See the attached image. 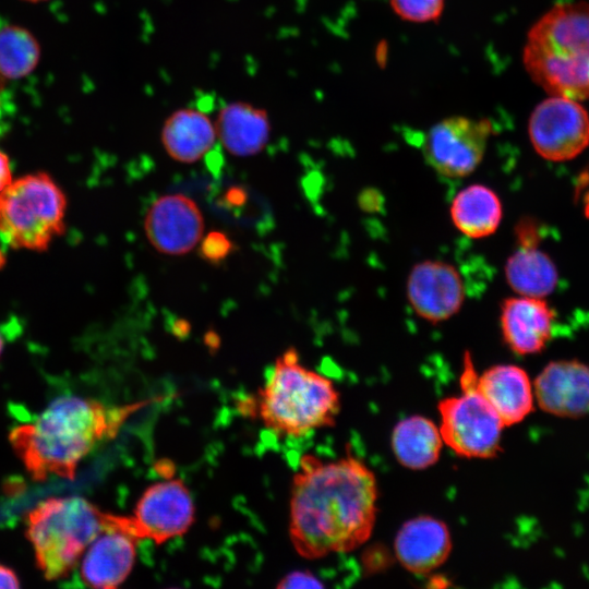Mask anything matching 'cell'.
<instances>
[{
    "instance_id": "obj_1",
    "label": "cell",
    "mask_w": 589,
    "mask_h": 589,
    "mask_svg": "<svg viewBox=\"0 0 589 589\" xmlns=\"http://www.w3.org/2000/svg\"><path fill=\"white\" fill-rule=\"evenodd\" d=\"M289 509V537L302 557L353 551L375 525V476L351 454L332 461L304 455L293 476Z\"/></svg>"
},
{
    "instance_id": "obj_2",
    "label": "cell",
    "mask_w": 589,
    "mask_h": 589,
    "mask_svg": "<svg viewBox=\"0 0 589 589\" xmlns=\"http://www.w3.org/2000/svg\"><path fill=\"white\" fill-rule=\"evenodd\" d=\"M148 402L109 406L91 398L60 396L34 421L13 428L9 441L34 480L46 481L51 476L73 480L79 464L99 443L113 438Z\"/></svg>"
},
{
    "instance_id": "obj_3",
    "label": "cell",
    "mask_w": 589,
    "mask_h": 589,
    "mask_svg": "<svg viewBox=\"0 0 589 589\" xmlns=\"http://www.w3.org/2000/svg\"><path fill=\"white\" fill-rule=\"evenodd\" d=\"M239 407L272 432L300 437L332 426L340 402L333 382L303 366L297 351L290 348L277 358L263 388Z\"/></svg>"
},
{
    "instance_id": "obj_4",
    "label": "cell",
    "mask_w": 589,
    "mask_h": 589,
    "mask_svg": "<svg viewBox=\"0 0 589 589\" xmlns=\"http://www.w3.org/2000/svg\"><path fill=\"white\" fill-rule=\"evenodd\" d=\"M524 64L551 96L589 99V2L548 11L528 34Z\"/></svg>"
},
{
    "instance_id": "obj_5",
    "label": "cell",
    "mask_w": 589,
    "mask_h": 589,
    "mask_svg": "<svg viewBox=\"0 0 589 589\" xmlns=\"http://www.w3.org/2000/svg\"><path fill=\"white\" fill-rule=\"evenodd\" d=\"M110 513L81 496L50 497L26 516V536L48 580L73 569L87 546L107 528Z\"/></svg>"
},
{
    "instance_id": "obj_6",
    "label": "cell",
    "mask_w": 589,
    "mask_h": 589,
    "mask_svg": "<svg viewBox=\"0 0 589 589\" xmlns=\"http://www.w3.org/2000/svg\"><path fill=\"white\" fill-rule=\"evenodd\" d=\"M67 196L46 172L19 177L0 192V239L10 248L46 251L64 231Z\"/></svg>"
},
{
    "instance_id": "obj_7",
    "label": "cell",
    "mask_w": 589,
    "mask_h": 589,
    "mask_svg": "<svg viewBox=\"0 0 589 589\" xmlns=\"http://www.w3.org/2000/svg\"><path fill=\"white\" fill-rule=\"evenodd\" d=\"M461 392L443 398L437 406L443 442L467 458H492L502 450L505 428L496 411L478 388V376L470 352L464 354Z\"/></svg>"
},
{
    "instance_id": "obj_8",
    "label": "cell",
    "mask_w": 589,
    "mask_h": 589,
    "mask_svg": "<svg viewBox=\"0 0 589 589\" xmlns=\"http://www.w3.org/2000/svg\"><path fill=\"white\" fill-rule=\"evenodd\" d=\"M491 133L492 124L488 119H444L424 135L423 156L429 166L443 177H467L482 161Z\"/></svg>"
},
{
    "instance_id": "obj_9",
    "label": "cell",
    "mask_w": 589,
    "mask_h": 589,
    "mask_svg": "<svg viewBox=\"0 0 589 589\" xmlns=\"http://www.w3.org/2000/svg\"><path fill=\"white\" fill-rule=\"evenodd\" d=\"M528 133L542 158L570 160L589 145V116L577 100L550 95L532 111Z\"/></svg>"
},
{
    "instance_id": "obj_10",
    "label": "cell",
    "mask_w": 589,
    "mask_h": 589,
    "mask_svg": "<svg viewBox=\"0 0 589 589\" xmlns=\"http://www.w3.org/2000/svg\"><path fill=\"white\" fill-rule=\"evenodd\" d=\"M190 490L171 476L149 485L139 498L131 521L139 540L163 544L184 534L194 521Z\"/></svg>"
},
{
    "instance_id": "obj_11",
    "label": "cell",
    "mask_w": 589,
    "mask_h": 589,
    "mask_svg": "<svg viewBox=\"0 0 589 589\" xmlns=\"http://www.w3.org/2000/svg\"><path fill=\"white\" fill-rule=\"evenodd\" d=\"M139 541L130 516L110 514L107 528L82 555L81 580L99 589L121 585L133 568Z\"/></svg>"
},
{
    "instance_id": "obj_12",
    "label": "cell",
    "mask_w": 589,
    "mask_h": 589,
    "mask_svg": "<svg viewBox=\"0 0 589 589\" xmlns=\"http://www.w3.org/2000/svg\"><path fill=\"white\" fill-rule=\"evenodd\" d=\"M406 294L414 313L435 324L460 311L466 289L461 275L454 265L440 260H424L410 269Z\"/></svg>"
},
{
    "instance_id": "obj_13",
    "label": "cell",
    "mask_w": 589,
    "mask_h": 589,
    "mask_svg": "<svg viewBox=\"0 0 589 589\" xmlns=\"http://www.w3.org/2000/svg\"><path fill=\"white\" fill-rule=\"evenodd\" d=\"M144 229L148 241L158 252L182 255L202 238L204 219L193 200L182 194H169L151 205Z\"/></svg>"
},
{
    "instance_id": "obj_14",
    "label": "cell",
    "mask_w": 589,
    "mask_h": 589,
    "mask_svg": "<svg viewBox=\"0 0 589 589\" xmlns=\"http://www.w3.org/2000/svg\"><path fill=\"white\" fill-rule=\"evenodd\" d=\"M533 394L550 414L577 419L589 413V365L578 360L548 363L537 375Z\"/></svg>"
},
{
    "instance_id": "obj_15",
    "label": "cell",
    "mask_w": 589,
    "mask_h": 589,
    "mask_svg": "<svg viewBox=\"0 0 589 589\" xmlns=\"http://www.w3.org/2000/svg\"><path fill=\"white\" fill-rule=\"evenodd\" d=\"M554 321L555 312L543 298L517 296L506 298L501 304L503 339L520 356L544 350L551 339Z\"/></svg>"
},
{
    "instance_id": "obj_16",
    "label": "cell",
    "mask_w": 589,
    "mask_h": 589,
    "mask_svg": "<svg viewBox=\"0 0 589 589\" xmlns=\"http://www.w3.org/2000/svg\"><path fill=\"white\" fill-rule=\"evenodd\" d=\"M394 550L404 568L416 575H426L448 558L452 551L450 533L442 520L419 516L400 527Z\"/></svg>"
},
{
    "instance_id": "obj_17",
    "label": "cell",
    "mask_w": 589,
    "mask_h": 589,
    "mask_svg": "<svg viewBox=\"0 0 589 589\" xmlns=\"http://www.w3.org/2000/svg\"><path fill=\"white\" fill-rule=\"evenodd\" d=\"M477 384L504 426L521 422L533 410V388L527 372L520 366L493 365L478 376Z\"/></svg>"
},
{
    "instance_id": "obj_18",
    "label": "cell",
    "mask_w": 589,
    "mask_h": 589,
    "mask_svg": "<svg viewBox=\"0 0 589 589\" xmlns=\"http://www.w3.org/2000/svg\"><path fill=\"white\" fill-rule=\"evenodd\" d=\"M214 122L217 140L235 156H253L263 151L269 140L267 112L249 103L226 104Z\"/></svg>"
},
{
    "instance_id": "obj_19",
    "label": "cell",
    "mask_w": 589,
    "mask_h": 589,
    "mask_svg": "<svg viewBox=\"0 0 589 589\" xmlns=\"http://www.w3.org/2000/svg\"><path fill=\"white\" fill-rule=\"evenodd\" d=\"M161 143L168 155L180 163H195L214 147L215 122L201 107L173 111L161 129Z\"/></svg>"
},
{
    "instance_id": "obj_20",
    "label": "cell",
    "mask_w": 589,
    "mask_h": 589,
    "mask_svg": "<svg viewBox=\"0 0 589 589\" xmlns=\"http://www.w3.org/2000/svg\"><path fill=\"white\" fill-rule=\"evenodd\" d=\"M449 215L454 226L466 237L483 239L493 235L503 217L498 195L491 188L474 183L453 199Z\"/></svg>"
},
{
    "instance_id": "obj_21",
    "label": "cell",
    "mask_w": 589,
    "mask_h": 589,
    "mask_svg": "<svg viewBox=\"0 0 589 589\" xmlns=\"http://www.w3.org/2000/svg\"><path fill=\"white\" fill-rule=\"evenodd\" d=\"M442 445L438 426L422 416L408 417L393 430V453L399 464L409 469L421 470L434 465Z\"/></svg>"
},
{
    "instance_id": "obj_22",
    "label": "cell",
    "mask_w": 589,
    "mask_h": 589,
    "mask_svg": "<svg viewBox=\"0 0 589 589\" xmlns=\"http://www.w3.org/2000/svg\"><path fill=\"white\" fill-rule=\"evenodd\" d=\"M505 277L518 296L544 298L555 289L558 272L538 247H519L506 261Z\"/></svg>"
},
{
    "instance_id": "obj_23",
    "label": "cell",
    "mask_w": 589,
    "mask_h": 589,
    "mask_svg": "<svg viewBox=\"0 0 589 589\" xmlns=\"http://www.w3.org/2000/svg\"><path fill=\"white\" fill-rule=\"evenodd\" d=\"M40 47L25 28L5 24L0 26V73L5 79L29 74L38 63Z\"/></svg>"
},
{
    "instance_id": "obj_24",
    "label": "cell",
    "mask_w": 589,
    "mask_h": 589,
    "mask_svg": "<svg viewBox=\"0 0 589 589\" xmlns=\"http://www.w3.org/2000/svg\"><path fill=\"white\" fill-rule=\"evenodd\" d=\"M445 0H390L394 12L402 20L414 23L436 21Z\"/></svg>"
},
{
    "instance_id": "obj_25",
    "label": "cell",
    "mask_w": 589,
    "mask_h": 589,
    "mask_svg": "<svg viewBox=\"0 0 589 589\" xmlns=\"http://www.w3.org/2000/svg\"><path fill=\"white\" fill-rule=\"evenodd\" d=\"M233 250V243L221 231H211L202 240L201 256L212 264L224 261Z\"/></svg>"
},
{
    "instance_id": "obj_26",
    "label": "cell",
    "mask_w": 589,
    "mask_h": 589,
    "mask_svg": "<svg viewBox=\"0 0 589 589\" xmlns=\"http://www.w3.org/2000/svg\"><path fill=\"white\" fill-rule=\"evenodd\" d=\"M539 225L532 219L525 217L517 223L515 236L519 247H538L541 240Z\"/></svg>"
},
{
    "instance_id": "obj_27",
    "label": "cell",
    "mask_w": 589,
    "mask_h": 589,
    "mask_svg": "<svg viewBox=\"0 0 589 589\" xmlns=\"http://www.w3.org/2000/svg\"><path fill=\"white\" fill-rule=\"evenodd\" d=\"M278 588H322L323 584L311 573L297 570L286 575Z\"/></svg>"
},
{
    "instance_id": "obj_28",
    "label": "cell",
    "mask_w": 589,
    "mask_h": 589,
    "mask_svg": "<svg viewBox=\"0 0 589 589\" xmlns=\"http://www.w3.org/2000/svg\"><path fill=\"white\" fill-rule=\"evenodd\" d=\"M359 204L364 211H377L381 206V195H377L375 190H365L359 196Z\"/></svg>"
},
{
    "instance_id": "obj_29",
    "label": "cell",
    "mask_w": 589,
    "mask_h": 589,
    "mask_svg": "<svg viewBox=\"0 0 589 589\" xmlns=\"http://www.w3.org/2000/svg\"><path fill=\"white\" fill-rule=\"evenodd\" d=\"M12 169L9 157L0 151V192L12 182Z\"/></svg>"
},
{
    "instance_id": "obj_30",
    "label": "cell",
    "mask_w": 589,
    "mask_h": 589,
    "mask_svg": "<svg viewBox=\"0 0 589 589\" xmlns=\"http://www.w3.org/2000/svg\"><path fill=\"white\" fill-rule=\"evenodd\" d=\"M20 580L13 569L0 564V588H19Z\"/></svg>"
},
{
    "instance_id": "obj_31",
    "label": "cell",
    "mask_w": 589,
    "mask_h": 589,
    "mask_svg": "<svg viewBox=\"0 0 589 589\" xmlns=\"http://www.w3.org/2000/svg\"><path fill=\"white\" fill-rule=\"evenodd\" d=\"M227 205L241 206L247 200L245 191L241 188H231L225 195Z\"/></svg>"
},
{
    "instance_id": "obj_32",
    "label": "cell",
    "mask_w": 589,
    "mask_h": 589,
    "mask_svg": "<svg viewBox=\"0 0 589 589\" xmlns=\"http://www.w3.org/2000/svg\"><path fill=\"white\" fill-rule=\"evenodd\" d=\"M584 212L589 217V190L584 195Z\"/></svg>"
},
{
    "instance_id": "obj_33",
    "label": "cell",
    "mask_w": 589,
    "mask_h": 589,
    "mask_svg": "<svg viewBox=\"0 0 589 589\" xmlns=\"http://www.w3.org/2000/svg\"><path fill=\"white\" fill-rule=\"evenodd\" d=\"M4 80L5 77H3V75L0 73V103H1L2 92L4 89Z\"/></svg>"
},
{
    "instance_id": "obj_34",
    "label": "cell",
    "mask_w": 589,
    "mask_h": 589,
    "mask_svg": "<svg viewBox=\"0 0 589 589\" xmlns=\"http://www.w3.org/2000/svg\"><path fill=\"white\" fill-rule=\"evenodd\" d=\"M3 347H4V338H3V335L0 332V356L2 353Z\"/></svg>"
},
{
    "instance_id": "obj_35",
    "label": "cell",
    "mask_w": 589,
    "mask_h": 589,
    "mask_svg": "<svg viewBox=\"0 0 589 589\" xmlns=\"http://www.w3.org/2000/svg\"><path fill=\"white\" fill-rule=\"evenodd\" d=\"M4 262H5V257L0 250V267L3 266Z\"/></svg>"
},
{
    "instance_id": "obj_36",
    "label": "cell",
    "mask_w": 589,
    "mask_h": 589,
    "mask_svg": "<svg viewBox=\"0 0 589 589\" xmlns=\"http://www.w3.org/2000/svg\"><path fill=\"white\" fill-rule=\"evenodd\" d=\"M26 1L38 2V1H44V0H26Z\"/></svg>"
}]
</instances>
